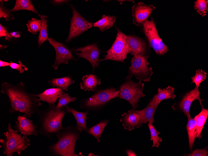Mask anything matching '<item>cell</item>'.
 Here are the masks:
<instances>
[{
  "label": "cell",
  "instance_id": "obj_1",
  "mask_svg": "<svg viewBox=\"0 0 208 156\" xmlns=\"http://www.w3.org/2000/svg\"><path fill=\"white\" fill-rule=\"evenodd\" d=\"M1 92L8 97L11 113L18 111L29 118L38 112L42 105L40 98L36 94L27 92L22 82L16 85L4 82L2 84Z\"/></svg>",
  "mask_w": 208,
  "mask_h": 156
},
{
  "label": "cell",
  "instance_id": "obj_2",
  "mask_svg": "<svg viewBox=\"0 0 208 156\" xmlns=\"http://www.w3.org/2000/svg\"><path fill=\"white\" fill-rule=\"evenodd\" d=\"M67 106L57 109L56 106H49L47 109L39 110L37 113L39 133L48 138H51L64 128L63 119L68 113Z\"/></svg>",
  "mask_w": 208,
  "mask_h": 156
},
{
  "label": "cell",
  "instance_id": "obj_3",
  "mask_svg": "<svg viewBox=\"0 0 208 156\" xmlns=\"http://www.w3.org/2000/svg\"><path fill=\"white\" fill-rule=\"evenodd\" d=\"M58 141L48 148L49 152L54 156H77L75 146L78 135L71 126L64 128L56 134Z\"/></svg>",
  "mask_w": 208,
  "mask_h": 156
},
{
  "label": "cell",
  "instance_id": "obj_4",
  "mask_svg": "<svg viewBox=\"0 0 208 156\" xmlns=\"http://www.w3.org/2000/svg\"><path fill=\"white\" fill-rule=\"evenodd\" d=\"M7 128V131L4 133L5 138L0 139L3 147V154L7 156H12L15 153L20 155L22 151L30 145L31 140L18 133L12 128L10 123Z\"/></svg>",
  "mask_w": 208,
  "mask_h": 156
},
{
  "label": "cell",
  "instance_id": "obj_5",
  "mask_svg": "<svg viewBox=\"0 0 208 156\" xmlns=\"http://www.w3.org/2000/svg\"><path fill=\"white\" fill-rule=\"evenodd\" d=\"M148 56L139 54L134 55L131 60V65L129 67V74L126 78H131L134 75L139 82L149 81L153 72L152 68L148 67Z\"/></svg>",
  "mask_w": 208,
  "mask_h": 156
},
{
  "label": "cell",
  "instance_id": "obj_6",
  "mask_svg": "<svg viewBox=\"0 0 208 156\" xmlns=\"http://www.w3.org/2000/svg\"><path fill=\"white\" fill-rule=\"evenodd\" d=\"M126 79L120 87L119 97L127 101L133 108L136 109L139 100L145 96L143 92L144 83L140 82L135 83L131 78Z\"/></svg>",
  "mask_w": 208,
  "mask_h": 156
},
{
  "label": "cell",
  "instance_id": "obj_7",
  "mask_svg": "<svg viewBox=\"0 0 208 156\" xmlns=\"http://www.w3.org/2000/svg\"><path fill=\"white\" fill-rule=\"evenodd\" d=\"M117 31L116 39L111 47L106 51L107 54L105 58L99 60V62L111 60L124 62L127 58V54L130 53L127 39V35L121 32L119 29Z\"/></svg>",
  "mask_w": 208,
  "mask_h": 156
},
{
  "label": "cell",
  "instance_id": "obj_8",
  "mask_svg": "<svg viewBox=\"0 0 208 156\" xmlns=\"http://www.w3.org/2000/svg\"><path fill=\"white\" fill-rule=\"evenodd\" d=\"M143 26L144 32L149 45L156 53L159 55H163L167 53L168 49L159 36L153 18L151 17L150 21L147 20Z\"/></svg>",
  "mask_w": 208,
  "mask_h": 156
},
{
  "label": "cell",
  "instance_id": "obj_9",
  "mask_svg": "<svg viewBox=\"0 0 208 156\" xmlns=\"http://www.w3.org/2000/svg\"><path fill=\"white\" fill-rule=\"evenodd\" d=\"M72 10L73 16L70 22L69 35L65 40L68 43L74 38L92 27L93 24L83 18L73 5L69 4Z\"/></svg>",
  "mask_w": 208,
  "mask_h": 156
},
{
  "label": "cell",
  "instance_id": "obj_10",
  "mask_svg": "<svg viewBox=\"0 0 208 156\" xmlns=\"http://www.w3.org/2000/svg\"><path fill=\"white\" fill-rule=\"evenodd\" d=\"M119 91L113 88L104 90L95 94L85 101L84 106L93 107L103 105L111 100L119 97Z\"/></svg>",
  "mask_w": 208,
  "mask_h": 156
},
{
  "label": "cell",
  "instance_id": "obj_11",
  "mask_svg": "<svg viewBox=\"0 0 208 156\" xmlns=\"http://www.w3.org/2000/svg\"><path fill=\"white\" fill-rule=\"evenodd\" d=\"M48 40L56 52V59L52 65L55 69H57L61 64H68L69 60L74 59L71 52L64 44L56 41L51 37L49 38Z\"/></svg>",
  "mask_w": 208,
  "mask_h": 156
},
{
  "label": "cell",
  "instance_id": "obj_12",
  "mask_svg": "<svg viewBox=\"0 0 208 156\" xmlns=\"http://www.w3.org/2000/svg\"><path fill=\"white\" fill-rule=\"evenodd\" d=\"M73 51L77 52L74 54L79 57L88 60L91 64L93 70L96 67H99V56L101 50L97 47L96 43L75 49Z\"/></svg>",
  "mask_w": 208,
  "mask_h": 156
},
{
  "label": "cell",
  "instance_id": "obj_13",
  "mask_svg": "<svg viewBox=\"0 0 208 156\" xmlns=\"http://www.w3.org/2000/svg\"><path fill=\"white\" fill-rule=\"evenodd\" d=\"M155 9L154 6L143 2L135 4L132 12L133 23L137 26L143 25Z\"/></svg>",
  "mask_w": 208,
  "mask_h": 156
},
{
  "label": "cell",
  "instance_id": "obj_14",
  "mask_svg": "<svg viewBox=\"0 0 208 156\" xmlns=\"http://www.w3.org/2000/svg\"><path fill=\"white\" fill-rule=\"evenodd\" d=\"M14 127L18 133L25 137L39 133L38 126L24 115L18 116Z\"/></svg>",
  "mask_w": 208,
  "mask_h": 156
},
{
  "label": "cell",
  "instance_id": "obj_15",
  "mask_svg": "<svg viewBox=\"0 0 208 156\" xmlns=\"http://www.w3.org/2000/svg\"><path fill=\"white\" fill-rule=\"evenodd\" d=\"M195 100H198L202 105V100L200 97L199 87L196 86L194 89L186 93L177 105V109L185 114L187 118L191 117L190 109L192 102Z\"/></svg>",
  "mask_w": 208,
  "mask_h": 156
},
{
  "label": "cell",
  "instance_id": "obj_16",
  "mask_svg": "<svg viewBox=\"0 0 208 156\" xmlns=\"http://www.w3.org/2000/svg\"><path fill=\"white\" fill-rule=\"evenodd\" d=\"M120 121L125 129L129 131L142 126V123L139 110L133 108L122 115Z\"/></svg>",
  "mask_w": 208,
  "mask_h": 156
},
{
  "label": "cell",
  "instance_id": "obj_17",
  "mask_svg": "<svg viewBox=\"0 0 208 156\" xmlns=\"http://www.w3.org/2000/svg\"><path fill=\"white\" fill-rule=\"evenodd\" d=\"M127 39L131 54L134 56L139 54L149 56L147 45L142 39L135 36L127 35Z\"/></svg>",
  "mask_w": 208,
  "mask_h": 156
},
{
  "label": "cell",
  "instance_id": "obj_18",
  "mask_svg": "<svg viewBox=\"0 0 208 156\" xmlns=\"http://www.w3.org/2000/svg\"><path fill=\"white\" fill-rule=\"evenodd\" d=\"M64 93V90L59 87H53L46 89L36 96L41 101L47 102L51 106H55L57 99Z\"/></svg>",
  "mask_w": 208,
  "mask_h": 156
},
{
  "label": "cell",
  "instance_id": "obj_19",
  "mask_svg": "<svg viewBox=\"0 0 208 156\" xmlns=\"http://www.w3.org/2000/svg\"><path fill=\"white\" fill-rule=\"evenodd\" d=\"M159 104L154 96L145 108L139 111L142 123L150 122L152 124L154 122V114Z\"/></svg>",
  "mask_w": 208,
  "mask_h": 156
},
{
  "label": "cell",
  "instance_id": "obj_20",
  "mask_svg": "<svg viewBox=\"0 0 208 156\" xmlns=\"http://www.w3.org/2000/svg\"><path fill=\"white\" fill-rule=\"evenodd\" d=\"M80 83V88L85 91H94L98 85L101 84V80L95 75L89 74L84 76Z\"/></svg>",
  "mask_w": 208,
  "mask_h": 156
},
{
  "label": "cell",
  "instance_id": "obj_21",
  "mask_svg": "<svg viewBox=\"0 0 208 156\" xmlns=\"http://www.w3.org/2000/svg\"><path fill=\"white\" fill-rule=\"evenodd\" d=\"M202 107L201 112L195 116V129L196 133V137L199 139L201 137V133L208 116V109Z\"/></svg>",
  "mask_w": 208,
  "mask_h": 156
},
{
  "label": "cell",
  "instance_id": "obj_22",
  "mask_svg": "<svg viewBox=\"0 0 208 156\" xmlns=\"http://www.w3.org/2000/svg\"><path fill=\"white\" fill-rule=\"evenodd\" d=\"M49 83L53 87H57L68 91V88L74 83L69 76L61 78H53L48 81Z\"/></svg>",
  "mask_w": 208,
  "mask_h": 156
},
{
  "label": "cell",
  "instance_id": "obj_23",
  "mask_svg": "<svg viewBox=\"0 0 208 156\" xmlns=\"http://www.w3.org/2000/svg\"><path fill=\"white\" fill-rule=\"evenodd\" d=\"M116 17L114 16L103 15L102 18L93 23V26L98 27L102 31L112 27L115 21Z\"/></svg>",
  "mask_w": 208,
  "mask_h": 156
},
{
  "label": "cell",
  "instance_id": "obj_24",
  "mask_svg": "<svg viewBox=\"0 0 208 156\" xmlns=\"http://www.w3.org/2000/svg\"><path fill=\"white\" fill-rule=\"evenodd\" d=\"M174 88L168 86L166 89H163L159 88L158 90V93L155 95L157 102L160 103L165 99H174L176 96L174 94Z\"/></svg>",
  "mask_w": 208,
  "mask_h": 156
},
{
  "label": "cell",
  "instance_id": "obj_25",
  "mask_svg": "<svg viewBox=\"0 0 208 156\" xmlns=\"http://www.w3.org/2000/svg\"><path fill=\"white\" fill-rule=\"evenodd\" d=\"M20 10H29L36 13L39 16L40 15L35 9L31 0H17L14 7L11 11L15 12Z\"/></svg>",
  "mask_w": 208,
  "mask_h": 156
},
{
  "label": "cell",
  "instance_id": "obj_26",
  "mask_svg": "<svg viewBox=\"0 0 208 156\" xmlns=\"http://www.w3.org/2000/svg\"><path fill=\"white\" fill-rule=\"evenodd\" d=\"M188 120L187 129L188 135L189 147L190 150H191L196 135L195 129L196 117H195L194 118H192L191 117L188 118Z\"/></svg>",
  "mask_w": 208,
  "mask_h": 156
},
{
  "label": "cell",
  "instance_id": "obj_27",
  "mask_svg": "<svg viewBox=\"0 0 208 156\" xmlns=\"http://www.w3.org/2000/svg\"><path fill=\"white\" fill-rule=\"evenodd\" d=\"M108 122L109 121L107 120L101 121L96 125L89 128H87L85 131L87 133L94 137L99 142V138Z\"/></svg>",
  "mask_w": 208,
  "mask_h": 156
},
{
  "label": "cell",
  "instance_id": "obj_28",
  "mask_svg": "<svg viewBox=\"0 0 208 156\" xmlns=\"http://www.w3.org/2000/svg\"><path fill=\"white\" fill-rule=\"evenodd\" d=\"M42 22V26L40 31L38 40V47L39 48L46 41L48 40L47 28V16L40 15Z\"/></svg>",
  "mask_w": 208,
  "mask_h": 156
},
{
  "label": "cell",
  "instance_id": "obj_29",
  "mask_svg": "<svg viewBox=\"0 0 208 156\" xmlns=\"http://www.w3.org/2000/svg\"><path fill=\"white\" fill-rule=\"evenodd\" d=\"M41 20L32 18L26 24L28 31L32 34H36L40 31L41 26Z\"/></svg>",
  "mask_w": 208,
  "mask_h": 156
},
{
  "label": "cell",
  "instance_id": "obj_30",
  "mask_svg": "<svg viewBox=\"0 0 208 156\" xmlns=\"http://www.w3.org/2000/svg\"><path fill=\"white\" fill-rule=\"evenodd\" d=\"M195 9L202 17L206 16L208 11L207 0H197L195 2Z\"/></svg>",
  "mask_w": 208,
  "mask_h": 156
},
{
  "label": "cell",
  "instance_id": "obj_31",
  "mask_svg": "<svg viewBox=\"0 0 208 156\" xmlns=\"http://www.w3.org/2000/svg\"><path fill=\"white\" fill-rule=\"evenodd\" d=\"M148 125L150 132L151 140L153 142V147L158 148L159 143L162 141V139L158 136V133L152 123L149 122Z\"/></svg>",
  "mask_w": 208,
  "mask_h": 156
},
{
  "label": "cell",
  "instance_id": "obj_32",
  "mask_svg": "<svg viewBox=\"0 0 208 156\" xmlns=\"http://www.w3.org/2000/svg\"><path fill=\"white\" fill-rule=\"evenodd\" d=\"M206 73L202 69L197 70L195 75L191 78V83H195L196 86L199 87L200 84L206 79Z\"/></svg>",
  "mask_w": 208,
  "mask_h": 156
},
{
  "label": "cell",
  "instance_id": "obj_33",
  "mask_svg": "<svg viewBox=\"0 0 208 156\" xmlns=\"http://www.w3.org/2000/svg\"><path fill=\"white\" fill-rule=\"evenodd\" d=\"M76 99L77 98L75 97H72L68 94L64 93L59 98L58 102L56 106V108L58 109L66 106L67 104L75 101Z\"/></svg>",
  "mask_w": 208,
  "mask_h": 156
},
{
  "label": "cell",
  "instance_id": "obj_34",
  "mask_svg": "<svg viewBox=\"0 0 208 156\" xmlns=\"http://www.w3.org/2000/svg\"><path fill=\"white\" fill-rule=\"evenodd\" d=\"M2 0H0V18H4L7 21L14 19V17L11 13V11L8 10L3 4Z\"/></svg>",
  "mask_w": 208,
  "mask_h": 156
},
{
  "label": "cell",
  "instance_id": "obj_35",
  "mask_svg": "<svg viewBox=\"0 0 208 156\" xmlns=\"http://www.w3.org/2000/svg\"><path fill=\"white\" fill-rule=\"evenodd\" d=\"M18 63L19 64L11 61L9 66L12 69L18 71L21 73H24L25 71H26L28 70V68L24 65L20 60H19Z\"/></svg>",
  "mask_w": 208,
  "mask_h": 156
},
{
  "label": "cell",
  "instance_id": "obj_36",
  "mask_svg": "<svg viewBox=\"0 0 208 156\" xmlns=\"http://www.w3.org/2000/svg\"><path fill=\"white\" fill-rule=\"evenodd\" d=\"M87 117V116H85L76 119L77 123L76 127L81 132L83 130H85L87 128L86 126Z\"/></svg>",
  "mask_w": 208,
  "mask_h": 156
},
{
  "label": "cell",
  "instance_id": "obj_37",
  "mask_svg": "<svg viewBox=\"0 0 208 156\" xmlns=\"http://www.w3.org/2000/svg\"><path fill=\"white\" fill-rule=\"evenodd\" d=\"M67 112L71 113L74 116L75 119L81 118L85 116H87L88 111L85 112H79L76 111L74 108L68 106L67 108Z\"/></svg>",
  "mask_w": 208,
  "mask_h": 156
},
{
  "label": "cell",
  "instance_id": "obj_38",
  "mask_svg": "<svg viewBox=\"0 0 208 156\" xmlns=\"http://www.w3.org/2000/svg\"><path fill=\"white\" fill-rule=\"evenodd\" d=\"M208 150L206 148L203 149H197L191 153L188 154L189 156H207Z\"/></svg>",
  "mask_w": 208,
  "mask_h": 156
},
{
  "label": "cell",
  "instance_id": "obj_39",
  "mask_svg": "<svg viewBox=\"0 0 208 156\" xmlns=\"http://www.w3.org/2000/svg\"><path fill=\"white\" fill-rule=\"evenodd\" d=\"M5 36V39L8 40L12 39L10 33L7 30V28L2 26L0 24V37Z\"/></svg>",
  "mask_w": 208,
  "mask_h": 156
},
{
  "label": "cell",
  "instance_id": "obj_40",
  "mask_svg": "<svg viewBox=\"0 0 208 156\" xmlns=\"http://www.w3.org/2000/svg\"><path fill=\"white\" fill-rule=\"evenodd\" d=\"M21 34L22 32L21 31H13L10 32L12 38H19L21 36Z\"/></svg>",
  "mask_w": 208,
  "mask_h": 156
},
{
  "label": "cell",
  "instance_id": "obj_41",
  "mask_svg": "<svg viewBox=\"0 0 208 156\" xmlns=\"http://www.w3.org/2000/svg\"><path fill=\"white\" fill-rule=\"evenodd\" d=\"M52 4H60L63 3H66L69 0H52Z\"/></svg>",
  "mask_w": 208,
  "mask_h": 156
},
{
  "label": "cell",
  "instance_id": "obj_42",
  "mask_svg": "<svg viewBox=\"0 0 208 156\" xmlns=\"http://www.w3.org/2000/svg\"><path fill=\"white\" fill-rule=\"evenodd\" d=\"M10 63L2 61L0 60V67H5V66H9Z\"/></svg>",
  "mask_w": 208,
  "mask_h": 156
},
{
  "label": "cell",
  "instance_id": "obj_43",
  "mask_svg": "<svg viewBox=\"0 0 208 156\" xmlns=\"http://www.w3.org/2000/svg\"><path fill=\"white\" fill-rule=\"evenodd\" d=\"M126 154L128 156H136V155L134 152L132 150L127 149L126 150Z\"/></svg>",
  "mask_w": 208,
  "mask_h": 156
},
{
  "label": "cell",
  "instance_id": "obj_44",
  "mask_svg": "<svg viewBox=\"0 0 208 156\" xmlns=\"http://www.w3.org/2000/svg\"><path fill=\"white\" fill-rule=\"evenodd\" d=\"M7 47V46L6 45H0V49L2 50L3 49H4L6 48Z\"/></svg>",
  "mask_w": 208,
  "mask_h": 156
}]
</instances>
